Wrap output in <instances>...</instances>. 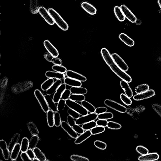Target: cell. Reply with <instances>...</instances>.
Returning <instances> with one entry per match:
<instances>
[{
    "mask_svg": "<svg viewBox=\"0 0 161 161\" xmlns=\"http://www.w3.org/2000/svg\"><path fill=\"white\" fill-rule=\"evenodd\" d=\"M34 94L44 112L47 113L49 110V108L45 96L38 89L35 90Z\"/></svg>",
    "mask_w": 161,
    "mask_h": 161,
    "instance_id": "5",
    "label": "cell"
},
{
    "mask_svg": "<svg viewBox=\"0 0 161 161\" xmlns=\"http://www.w3.org/2000/svg\"><path fill=\"white\" fill-rule=\"evenodd\" d=\"M52 68L53 71L61 73H64L67 71V68L61 65H54Z\"/></svg>",
    "mask_w": 161,
    "mask_h": 161,
    "instance_id": "40",
    "label": "cell"
},
{
    "mask_svg": "<svg viewBox=\"0 0 161 161\" xmlns=\"http://www.w3.org/2000/svg\"><path fill=\"white\" fill-rule=\"evenodd\" d=\"M101 53L103 58L111 70L122 79L128 83L132 81V78L128 74L123 71L115 63L109 51L105 48L101 49Z\"/></svg>",
    "mask_w": 161,
    "mask_h": 161,
    "instance_id": "1",
    "label": "cell"
},
{
    "mask_svg": "<svg viewBox=\"0 0 161 161\" xmlns=\"http://www.w3.org/2000/svg\"><path fill=\"white\" fill-rule=\"evenodd\" d=\"M72 94H85L88 93L86 88L81 87H72L70 89Z\"/></svg>",
    "mask_w": 161,
    "mask_h": 161,
    "instance_id": "28",
    "label": "cell"
},
{
    "mask_svg": "<svg viewBox=\"0 0 161 161\" xmlns=\"http://www.w3.org/2000/svg\"><path fill=\"white\" fill-rule=\"evenodd\" d=\"M71 159L74 161H89V159L87 158L75 155H71Z\"/></svg>",
    "mask_w": 161,
    "mask_h": 161,
    "instance_id": "46",
    "label": "cell"
},
{
    "mask_svg": "<svg viewBox=\"0 0 161 161\" xmlns=\"http://www.w3.org/2000/svg\"><path fill=\"white\" fill-rule=\"evenodd\" d=\"M136 151L142 155H146L148 153V150L146 148L142 146H139L136 148Z\"/></svg>",
    "mask_w": 161,
    "mask_h": 161,
    "instance_id": "48",
    "label": "cell"
},
{
    "mask_svg": "<svg viewBox=\"0 0 161 161\" xmlns=\"http://www.w3.org/2000/svg\"><path fill=\"white\" fill-rule=\"evenodd\" d=\"M119 37V39L128 46L132 47L134 46L135 42L134 40L125 34L122 33Z\"/></svg>",
    "mask_w": 161,
    "mask_h": 161,
    "instance_id": "21",
    "label": "cell"
},
{
    "mask_svg": "<svg viewBox=\"0 0 161 161\" xmlns=\"http://www.w3.org/2000/svg\"><path fill=\"white\" fill-rule=\"evenodd\" d=\"M62 81L61 80L57 79L51 86V87L46 91L47 94L51 95L55 93L58 88L62 84Z\"/></svg>",
    "mask_w": 161,
    "mask_h": 161,
    "instance_id": "25",
    "label": "cell"
},
{
    "mask_svg": "<svg viewBox=\"0 0 161 161\" xmlns=\"http://www.w3.org/2000/svg\"><path fill=\"white\" fill-rule=\"evenodd\" d=\"M65 74L67 77L79 81L81 82H85L87 80V79L85 76L71 70H67L65 73Z\"/></svg>",
    "mask_w": 161,
    "mask_h": 161,
    "instance_id": "12",
    "label": "cell"
},
{
    "mask_svg": "<svg viewBox=\"0 0 161 161\" xmlns=\"http://www.w3.org/2000/svg\"><path fill=\"white\" fill-rule=\"evenodd\" d=\"M27 127L32 135H38L39 134V130L34 123L29 122L27 124Z\"/></svg>",
    "mask_w": 161,
    "mask_h": 161,
    "instance_id": "33",
    "label": "cell"
},
{
    "mask_svg": "<svg viewBox=\"0 0 161 161\" xmlns=\"http://www.w3.org/2000/svg\"><path fill=\"white\" fill-rule=\"evenodd\" d=\"M94 144L96 147L101 150H105L107 148L106 143L100 140H96L94 142Z\"/></svg>",
    "mask_w": 161,
    "mask_h": 161,
    "instance_id": "45",
    "label": "cell"
},
{
    "mask_svg": "<svg viewBox=\"0 0 161 161\" xmlns=\"http://www.w3.org/2000/svg\"><path fill=\"white\" fill-rule=\"evenodd\" d=\"M44 96L45 99H46L49 109H50L54 112H57L58 110L57 106L56 105L55 102L53 101V98H52L51 95L47 94Z\"/></svg>",
    "mask_w": 161,
    "mask_h": 161,
    "instance_id": "23",
    "label": "cell"
},
{
    "mask_svg": "<svg viewBox=\"0 0 161 161\" xmlns=\"http://www.w3.org/2000/svg\"><path fill=\"white\" fill-rule=\"evenodd\" d=\"M120 98L121 101L126 105L129 106L132 104V101L130 98L127 96L125 94H121Z\"/></svg>",
    "mask_w": 161,
    "mask_h": 161,
    "instance_id": "44",
    "label": "cell"
},
{
    "mask_svg": "<svg viewBox=\"0 0 161 161\" xmlns=\"http://www.w3.org/2000/svg\"><path fill=\"white\" fill-rule=\"evenodd\" d=\"M111 56L115 62L122 71L125 72L128 71V66L120 56L115 53H113Z\"/></svg>",
    "mask_w": 161,
    "mask_h": 161,
    "instance_id": "7",
    "label": "cell"
},
{
    "mask_svg": "<svg viewBox=\"0 0 161 161\" xmlns=\"http://www.w3.org/2000/svg\"><path fill=\"white\" fill-rule=\"evenodd\" d=\"M0 148L2 151L4 159L6 160H9L10 156V152L5 140L2 139L0 141Z\"/></svg>",
    "mask_w": 161,
    "mask_h": 161,
    "instance_id": "17",
    "label": "cell"
},
{
    "mask_svg": "<svg viewBox=\"0 0 161 161\" xmlns=\"http://www.w3.org/2000/svg\"><path fill=\"white\" fill-rule=\"evenodd\" d=\"M52 63L54 65H61L63 64V62L58 57H55L53 59Z\"/></svg>",
    "mask_w": 161,
    "mask_h": 161,
    "instance_id": "60",
    "label": "cell"
},
{
    "mask_svg": "<svg viewBox=\"0 0 161 161\" xmlns=\"http://www.w3.org/2000/svg\"><path fill=\"white\" fill-rule=\"evenodd\" d=\"M92 135L91 131H86L76 139L75 141V144H79L81 143L89 138Z\"/></svg>",
    "mask_w": 161,
    "mask_h": 161,
    "instance_id": "19",
    "label": "cell"
},
{
    "mask_svg": "<svg viewBox=\"0 0 161 161\" xmlns=\"http://www.w3.org/2000/svg\"><path fill=\"white\" fill-rule=\"evenodd\" d=\"M152 108L161 117V106L157 104H154L152 105Z\"/></svg>",
    "mask_w": 161,
    "mask_h": 161,
    "instance_id": "56",
    "label": "cell"
},
{
    "mask_svg": "<svg viewBox=\"0 0 161 161\" xmlns=\"http://www.w3.org/2000/svg\"><path fill=\"white\" fill-rule=\"evenodd\" d=\"M31 11L33 14H36L39 9L38 0H30Z\"/></svg>",
    "mask_w": 161,
    "mask_h": 161,
    "instance_id": "38",
    "label": "cell"
},
{
    "mask_svg": "<svg viewBox=\"0 0 161 161\" xmlns=\"http://www.w3.org/2000/svg\"><path fill=\"white\" fill-rule=\"evenodd\" d=\"M155 92L153 90H148L143 93L135 95L133 97L134 100L136 101H141L154 96Z\"/></svg>",
    "mask_w": 161,
    "mask_h": 161,
    "instance_id": "9",
    "label": "cell"
},
{
    "mask_svg": "<svg viewBox=\"0 0 161 161\" xmlns=\"http://www.w3.org/2000/svg\"><path fill=\"white\" fill-rule=\"evenodd\" d=\"M158 2L161 10V0H158Z\"/></svg>",
    "mask_w": 161,
    "mask_h": 161,
    "instance_id": "61",
    "label": "cell"
},
{
    "mask_svg": "<svg viewBox=\"0 0 161 161\" xmlns=\"http://www.w3.org/2000/svg\"><path fill=\"white\" fill-rule=\"evenodd\" d=\"M120 85L127 96L130 98L133 96V91L130 88L128 82L122 80L120 82Z\"/></svg>",
    "mask_w": 161,
    "mask_h": 161,
    "instance_id": "18",
    "label": "cell"
},
{
    "mask_svg": "<svg viewBox=\"0 0 161 161\" xmlns=\"http://www.w3.org/2000/svg\"><path fill=\"white\" fill-rule=\"evenodd\" d=\"M97 125L103 127H106L107 126L108 122L106 120L99 119L96 122Z\"/></svg>",
    "mask_w": 161,
    "mask_h": 161,
    "instance_id": "54",
    "label": "cell"
},
{
    "mask_svg": "<svg viewBox=\"0 0 161 161\" xmlns=\"http://www.w3.org/2000/svg\"><path fill=\"white\" fill-rule=\"evenodd\" d=\"M69 99L75 102H82L85 100V97L84 95L72 94L70 96Z\"/></svg>",
    "mask_w": 161,
    "mask_h": 161,
    "instance_id": "36",
    "label": "cell"
},
{
    "mask_svg": "<svg viewBox=\"0 0 161 161\" xmlns=\"http://www.w3.org/2000/svg\"><path fill=\"white\" fill-rule=\"evenodd\" d=\"M149 86L146 84L139 85L135 89V92L137 94H139L145 92L149 89Z\"/></svg>",
    "mask_w": 161,
    "mask_h": 161,
    "instance_id": "35",
    "label": "cell"
},
{
    "mask_svg": "<svg viewBox=\"0 0 161 161\" xmlns=\"http://www.w3.org/2000/svg\"><path fill=\"white\" fill-rule=\"evenodd\" d=\"M71 92L70 89H66L63 92L61 96V99L65 101L69 99L70 96L71 95Z\"/></svg>",
    "mask_w": 161,
    "mask_h": 161,
    "instance_id": "51",
    "label": "cell"
},
{
    "mask_svg": "<svg viewBox=\"0 0 161 161\" xmlns=\"http://www.w3.org/2000/svg\"><path fill=\"white\" fill-rule=\"evenodd\" d=\"M48 11L54 20L55 23L61 29L64 31L68 30L69 26L68 24L56 11L52 8H49Z\"/></svg>",
    "mask_w": 161,
    "mask_h": 161,
    "instance_id": "2",
    "label": "cell"
},
{
    "mask_svg": "<svg viewBox=\"0 0 161 161\" xmlns=\"http://www.w3.org/2000/svg\"><path fill=\"white\" fill-rule=\"evenodd\" d=\"M54 123L56 127H59L61 125L60 115L58 111L55 112L54 114Z\"/></svg>",
    "mask_w": 161,
    "mask_h": 161,
    "instance_id": "47",
    "label": "cell"
},
{
    "mask_svg": "<svg viewBox=\"0 0 161 161\" xmlns=\"http://www.w3.org/2000/svg\"><path fill=\"white\" fill-rule=\"evenodd\" d=\"M52 110H49L47 113L48 124L49 127H52L55 125L54 114Z\"/></svg>",
    "mask_w": 161,
    "mask_h": 161,
    "instance_id": "27",
    "label": "cell"
},
{
    "mask_svg": "<svg viewBox=\"0 0 161 161\" xmlns=\"http://www.w3.org/2000/svg\"><path fill=\"white\" fill-rule=\"evenodd\" d=\"M20 135L18 133L15 134L12 138L8 146V149L11 152L15 146L18 143L20 138Z\"/></svg>",
    "mask_w": 161,
    "mask_h": 161,
    "instance_id": "26",
    "label": "cell"
},
{
    "mask_svg": "<svg viewBox=\"0 0 161 161\" xmlns=\"http://www.w3.org/2000/svg\"><path fill=\"white\" fill-rule=\"evenodd\" d=\"M66 104L69 108L79 113L82 116L87 115L88 111L84 107L75 101H73L70 99L65 101Z\"/></svg>",
    "mask_w": 161,
    "mask_h": 161,
    "instance_id": "3",
    "label": "cell"
},
{
    "mask_svg": "<svg viewBox=\"0 0 161 161\" xmlns=\"http://www.w3.org/2000/svg\"><path fill=\"white\" fill-rule=\"evenodd\" d=\"M45 75L49 78H53L57 80H64L65 78V76L64 73L56 71H48L45 73Z\"/></svg>",
    "mask_w": 161,
    "mask_h": 161,
    "instance_id": "15",
    "label": "cell"
},
{
    "mask_svg": "<svg viewBox=\"0 0 161 161\" xmlns=\"http://www.w3.org/2000/svg\"><path fill=\"white\" fill-rule=\"evenodd\" d=\"M98 115L96 113H93L82 116L77 119L76 121V124L80 125L90 122L95 121L98 118Z\"/></svg>",
    "mask_w": 161,
    "mask_h": 161,
    "instance_id": "6",
    "label": "cell"
},
{
    "mask_svg": "<svg viewBox=\"0 0 161 161\" xmlns=\"http://www.w3.org/2000/svg\"><path fill=\"white\" fill-rule=\"evenodd\" d=\"M61 127L72 138L76 139L78 136L76 132L74 130L72 127L70 126L68 123L63 121L61 122Z\"/></svg>",
    "mask_w": 161,
    "mask_h": 161,
    "instance_id": "10",
    "label": "cell"
},
{
    "mask_svg": "<svg viewBox=\"0 0 161 161\" xmlns=\"http://www.w3.org/2000/svg\"><path fill=\"white\" fill-rule=\"evenodd\" d=\"M38 12L45 21L50 25H52L55 22L48 11L43 6L39 8Z\"/></svg>",
    "mask_w": 161,
    "mask_h": 161,
    "instance_id": "8",
    "label": "cell"
},
{
    "mask_svg": "<svg viewBox=\"0 0 161 161\" xmlns=\"http://www.w3.org/2000/svg\"><path fill=\"white\" fill-rule=\"evenodd\" d=\"M97 126L96 123L94 121L86 123L82 125V127L84 131L91 130Z\"/></svg>",
    "mask_w": 161,
    "mask_h": 161,
    "instance_id": "39",
    "label": "cell"
},
{
    "mask_svg": "<svg viewBox=\"0 0 161 161\" xmlns=\"http://www.w3.org/2000/svg\"><path fill=\"white\" fill-rule=\"evenodd\" d=\"M104 103L107 106L119 112L124 113L126 112L127 111L126 107L110 99H106Z\"/></svg>",
    "mask_w": 161,
    "mask_h": 161,
    "instance_id": "4",
    "label": "cell"
},
{
    "mask_svg": "<svg viewBox=\"0 0 161 161\" xmlns=\"http://www.w3.org/2000/svg\"><path fill=\"white\" fill-rule=\"evenodd\" d=\"M81 105L84 108L91 113L95 112L96 108L95 107L90 103L85 100L81 102Z\"/></svg>",
    "mask_w": 161,
    "mask_h": 161,
    "instance_id": "32",
    "label": "cell"
},
{
    "mask_svg": "<svg viewBox=\"0 0 161 161\" xmlns=\"http://www.w3.org/2000/svg\"><path fill=\"white\" fill-rule=\"evenodd\" d=\"M64 82L66 85L72 87H81L82 85L81 82L68 77L65 78Z\"/></svg>",
    "mask_w": 161,
    "mask_h": 161,
    "instance_id": "20",
    "label": "cell"
},
{
    "mask_svg": "<svg viewBox=\"0 0 161 161\" xmlns=\"http://www.w3.org/2000/svg\"><path fill=\"white\" fill-rule=\"evenodd\" d=\"M67 120L68 124L72 127L76 124V121L74 120V118L71 115H69L67 116Z\"/></svg>",
    "mask_w": 161,
    "mask_h": 161,
    "instance_id": "57",
    "label": "cell"
},
{
    "mask_svg": "<svg viewBox=\"0 0 161 161\" xmlns=\"http://www.w3.org/2000/svg\"><path fill=\"white\" fill-rule=\"evenodd\" d=\"M29 140L27 138H24L21 144V151L22 152H26L29 148Z\"/></svg>",
    "mask_w": 161,
    "mask_h": 161,
    "instance_id": "37",
    "label": "cell"
},
{
    "mask_svg": "<svg viewBox=\"0 0 161 161\" xmlns=\"http://www.w3.org/2000/svg\"><path fill=\"white\" fill-rule=\"evenodd\" d=\"M159 158V155L156 153L147 154L139 157L138 160L140 161H151L158 160Z\"/></svg>",
    "mask_w": 161,
    "mask_h": 161,
    "instance_id": "16",
    "label": "cell"
},
{
    "mask_svg": "<svg viewBox=\"0 0 161 161\" xmlns=\"http://www.w3.org/2000/svg\"><path fill=\"white\" fill-rule=\"evenodd\" d=\"M58 103L57 106L58 110L59 111L63 110L66 105L65 101L61 98Z\"/></svg>",
    "mask_w": 161,
    "mask_h": 161,
    "instance_id": "49",
    "label": "cell"
},
{
    "mask_svg": "<svg viewBox=\"0 0 161 161\" xmlns=\"http://www.w3.org/2000/svg\"><path fill=\"white\" fill-rule=\"evenodd\" d=\"M55 81L53 78H49L44 81L41 85V87L44 91H47L54 83Z\"/></svg>",
    "mask_w": 161,
    "mask_h": 161,
    "instance_id": "30",
    "label": "cell"
},
{
    "mask_svg": "<svg viewBox=\"0 0 161 161\" xmlns=\"http://www.w3.org/2000/svg\"><path fill=\"white\" fill-rule=\"evenodd\" d=\"M114 117L113 113L110 112H106L98 115L99 119L109 120L112 118Z\"/></svg>",
    "mask_w": 161,
    "mask_h": 161,
    "instance_id": "42",
    "label": "cell"
},
{
    "mask_svg": "<svg viewBox=\"0 0 161 161\" xmlns=\"http://www.w3.org/2000/svg\"><path fill=\"white\" fill-rule=\"evenodd\" d=\"M81 6L84 10L91 15H94L96 13V8L88 3L85 2H82Z\"/></svg>",
    "mask_w": 161,
    "mask_h": 161,
    "instance_id": "22",
    "label": "cell"
},
{
    "mask_svg": "<svg viewBox=\"0 0 161 161\" xmlns=\"http://www.w3.org/2000/svg\"><path fill=\"white\" fill-rule=\"evenodd\" d=\"M67 112L69 115H71L74 119H77L80 117V114L77 111L71 109H69L68 110Z\"/></svg>",
    "mask_w": 161,
    "mask_h": 161,
    "instance_id": "50",
    "label": "cell"
},
{
    "mask_svg": "<svg viewBox=\"0 0 161 161\" xmlns=\"http://www.w3.org/2000/svg\"><path fill=\"white\" fill-rule=\"evenodd\" d=\"M20 151H21V145L19 143H18L11 152V159L12 160H15L17 159Z\"/></svg>",
    "mask_w": 161,
    "mask_h": 161,
    "instance_id": "24",
    "label": "cell"
},
{
    "mask_svg": "<svg viewBox=\"0 0 161 161\" xmlns=\"http://www.w3.org/2000/svg\"><path fill=\"white\" fill-rule=\"evenodd\" d=\"M40 139L38 135H32L29 141V148L32 150L36 147Z\"/></svg>",
    "mask_w": 161,
    "mask_h": 161,
    "instance_id": "34",
    "label": "cell"
},
{
    "mask_svg": "<svg viewBox=\"0 0 161 161\" xmlns=\"http://www.w3.org/2000/svg\"><path fill=\"white\" fill-rule=\"evenodd\" d=\"M44 57V58L49 62L52 63L54 57L49 53H45Z\"/></svg>",
    "mask_w": 161,
    "mask_h": 161,
    "instance_id": "58",
    "label": "cell"
},
{
    "mask_svg": "<svg viewBox=\"0 0 161 161\" xmlns=\"http://www.w3.org/2000/svg\"><path fill=\"white\" fill-rule=\"evenodd\" d=\"M108 109L105 107H101L96 108L95 112L98 115L107 112Z\"/></svg>",
    "mask_w": 161,
    "mask_h": 161,
    "instance_id": "52",
    "label": "cell"
},
{
    "mask_svg": "<svg viewBox=\"0 0 161 161\" xmlns=\"http://www.w3.org/2000/svg\"><path fill=\"white\" fill-rule=\"evenodd\" d=\"M120 8L125 17L131 22L135 23L137 18L129 8L124 5H122Z\"/></svg>",
    "mask_w": 161,
    "mask_h": 161,
    "instance_id": "11",
    "label": "cell"
},
{
    "mask_svg": "<svg viewBox=\"0 0 161 161\" xmlns=\"http://www.w3.org/2000/svg\"><path fill=\"white\" fill-rule=\"evenodd\" d=\"M67 86L65 84H62L57 89L53 97V100L55 103L58 102L61 98L62 96L66 89Z\"/></svg>",
    "mask_w": 161,
    "mask_h": 161,
    "instance_id": "14",
    "label": "cell"
},
{
    "mask_svg": "<svg viewBox=\"0 0 161 161\" xmlns=\"http://www.w3.org/2000/svg\"><path fill=\"white\" fill-rule=\"evenodd\" d=\"M44 44L45 48L49 53H50L54 57H58L59 56V53L57 49L48 40H45Z\"/></svg>",
    "mask_w": 161,
    "mask_h": 161,
    "instance_id": "13",
    "label": "cell"
},
{
    "mask_svg": "<svg viewBox=\"0 0 161 161\" xmlns=\"http://www.w3.org/2000/svg\"><path fill=\"white\" fill-rule=\"evenodd\" d=\"M36 158L39 161L46 160V158L42 152L38 148L36 147L33 149Z\"/></svg>",
    "mask_w": 161,
    "mask_h": 161,
    "instance_id": "29",
    "label": "cell"
},
{
    "mask_svg": "<svg viewBox=\"0 0 161 161\" xmlns=\"http://www.w3.org/2000/svg\"><path fill=\"white\" fill-rule=\"evenodd\" d=\"M72 128L78 134H81L84 132V130L79 125L76 124Z\"/></svg>",
    "mask_w": 161,
    "mask_h": 161,
    "instance_id": "53",
    "label": "cell"
},
{
    "mask_svg": "<svg viewBox=\"0 0 161 161\" xmlns=\"http://www.w3.org/2000/svg\"><path fill=\"white\" fill-rule=\"evenodd\" d=\"M115 13L119 21H124L125 17L121 8L118 6H115L114 8Z\"/></svg>",
    "mask_w": 161,
    "mask_h": 161,
    "instance_id": "31",
    "label": "cell"
},
{
    "mask_svg": "<svg viewBox=\"0 0 161 161\" xmlns=\"http://www.w3.org/2000/svg\"><path fill=\"white\" fill-rule=\"evenodd\" d=\"M107 127L109 129L114 130L119 129L122 127V125L119 123L113 121L108 122Z\"/></svg>",
    "mask_w": 161,
    "mask_h": 161,
    "instance_id": "41",
    "label": "cell"
},
{
    "mask_svg": "<svg viewBox=\"0 0 161 161\" xmlns=\"http://www.w3.org/2000/svg\"><path fill=\"white\" fill-rule=\"evenodd\" d=\"M105 130L104 127L98 126L95 127L91 130L93 135L103 133Z\"/></svg>",
    "mask_w": 161,
    "mask_h": 161,
    "instance_id": "43",
    "label": "cell"
},
{
    "mask_svg": "<svg viewBox=\"0 0 161 161\" xmlns=\"http://www.w3.org/2000/svg\"><path fill=\"white\" fill-rule=\"evenodd\" d=\"M26 152L31 160L32 161L34 160L36 156L33 150L30 148Z\"/></svg>",
    "mask_w": 161,
    "mask_h": 161,
    "instance_id": "55",
    "label": "cell"
},
{
    "mask_svg": "<svg viewBox=\"0 0 161 161\" xmlns=\"http://www.w3.org/2000/svg\"><path fill=\"white\" fill-rule=\"evenodd\" d=\"M20 157H21L22 160L24 161L31 160L26 152H22V154L20 155Z\"/></svg>",
    "mask_w": 161,
    "mask_h": 161,
    "instance_id": "59",
    "label": "cell"
}]
</instances>
